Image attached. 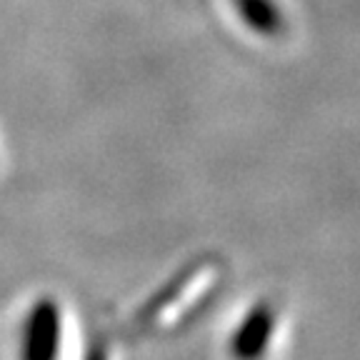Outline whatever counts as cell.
Returning <instances> with one entry per match:
<instances>
[{"label":"cell","mask_w":360,"mask_h":360,"mask_svg":"<svg viewBox=\"0 0 360 360\" xmlns=\"http://www.w3.org/2000/svg\"><path fill=\"white\" fill-rule=\"evenodd\" d=\"M58 340H60V310L51 298H45L28 315L22 360H56Z\"/></svg>","instance_id":"obj_1"},{"label":"cell","mask_w":360,"mask_h":360,"mask_svg":"<svg viewBox=\"0 0 360 360\" xmlns=\"http://www.w3.org/2000/svg\"><path fill=\"white\" fill-rule=\"evenodd\" d=\"M273 328H276V315L273 308L265 303L255 305L250 313L245 315V321L240 323V328L233 335V355L238 360H258L265 353L270 343V335H273Z\"/></svg>","instance_id":"obj_2"},{"label":"cell","mask_w":360,"mask_h":360,"mask_svg":"<svg viewBox=\"0 0 360 360\" xmlns=\"http://www.w3.org/2000/svg\"><path fill=\"white\" fill-rule=\"evenodd\" d=\"M236 8L243 15V22L255 33L278 35L283 30V13L273 0H236Z\"/></svg>","instance_id":"obj_3"}]
</instances>
